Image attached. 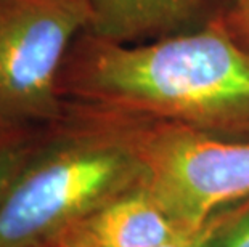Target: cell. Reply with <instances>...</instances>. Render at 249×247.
<instances>
[{
    "label": "cell",
    "instance_id": "cell-7",
    "mask_svg": "<svg viewBox=\"0 0 249 247\" xmlns=\"http://www.w3.org/2000/svg\"><path fill=\"white\" fill-rule=\"evenodd\" d=\"M40 127L0 120V204L23 169Z\"/></svg>",
    "mask_w": 249,
    "mask_h": 247
},
{
    "label": "cell",
    "instance_id": "cell-9",
    "mask_svg": "<svg viewBox=\"0 0 249 247\" xmlns=\"http://www.w3.org/2000/svg\"><path fill=\"white\" fill-rule=\"evenodd\" d=\"M225 28L238 44L249 50V0H235L220 21H217Z\"/></svg>",
    "mask_w": 249,
    "mask_h": 247
},
{
    "label": "cell",
    "instance_id": "cell-6",
    "mask_svg": "<svg viewBox=\"0 0 249 247\" xmlns=\"http://www.w3.org/2000/svg\"><path fill=\"white\" fill-rule=\"evenodd\" d=\"M87 31L135 44L203 28L220 21L235 0H89Z\"/></svg>",
    "mask_w": 249,
    "mask_h": 247
},
{
    "label": "cell",
    "instance_id": "cell-2",
    "mask_svg": "<svg viewBox=\"0 0 249 247\" xmlns=\"http://www.w3.org/2000/svg\"><path fill=\"white\" fill-rule=\"evenodd\" d=\"M139 115L65 99L42 125L0 204V247H52L71 227L145 181Z\"/></svg>",
    "mask_w": 249,
    "mask_h": 247
},
{
    "label": "cell",
    "instance_id": "cell-10",
    "mask_svg": "<svg viewBox=\"0 0 249 247\" xmlns=\"http://www.w3.org/2000/svg\"><path fill=\"white\" fill-rule=\"evenodd\" d=\"M198 239H196V241H198ZM196 241H195V243H190V244H169V246H161V247H195Z\"/></svg>",
    "mask_w": 249,
    "mask_h": 247
},
{
    "label": "cell",
    "instance_id": "cell-8",
    "mask_svg": "<svg viewBox=\"0 0 249 247\" xmlns=\"http://www.w3.org/2000/svg\"><path fill=\"white\" fill-rule=\"evenodd\" d=\"M195 247H249V199L217 214Z\"/></svg>",
    "mask_w": 249,
    "mask_h": 247
},
{
    "label": "cell",
    "instance_id": "cell-5",
    "mask_svg": "<svg viewBox=\"0 0 249 247\" xmlns=\"http://www.w3.org/2000/svg\"><path fill=\"white\" fill-rule=\"evenodd\" d=\"M199 236L178 225L140 185L77 222L52 247H161L190 244Z\"/></svg>",
    "mask_w": 249,
    "mask_h": 247
},
{
    "label": "cell",
    "instance_id": "cell-1",
    "mask_svg": "<svg viewBox=\"0 0 249 247\" xmlns=\"http://www.w3.org/2000/svg\"><path fill=\"white\" fill-rule=\"evenodd\" d=\"M65 99L249 138V50L219 23L124 44L84 31L58 74Z\"/></svg>",
    "mask_w": 249,
    "mask_h": 247
},
{
    "label": "cell",
    "instance_id": "cell-4",
    "mask_svg": "<svg viewBox=\"0 0 249 247\" xmlns=\"http://www.w3.org/2000/svg\"><path fill=\"white\" fill-rule=\"evenodd\" d=\"M90 21L89 0H0V120L45 125L60 115L58 74Z\"/></svg>",
    "mask_w": 249,
    "mask_h": 247
},
{
    "label": "cell",
    "instance_id": "cell-3",
    "mask_svg": "<svg viewBox=\"0 0 249 247\" xmlns=\"http://www.w3.org/2000/svg\"><path fill=\"white\" fill-rule=\"evenodd\" d=\"M137 138L143 185L185 230L203 233L217 214L249 199V138L145 117Z\"/></svg>",
    "mask_w": 249,
    "mask_h": 247
}]
</instances>
